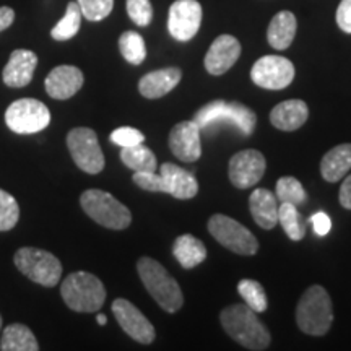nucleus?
<instances>
[{
    "label": "nucleus",
    "instance_id": "f257e3e1",
    "mask_svg": "<svg viewBox=\"0 0 351 351\" xmlns=\"http://www.w3.org/2000/svg\"><path fill=\"white\" fill-rule=\"evenodd\" d=\"M219 322L232 340L244 348L262 351L269 348L271 337L267 327L258 320L257 313L247 304H232L219 314Z\"/></svg>",
    "mask_w": 351,
    "mask_h": 351
},
{
    "label": "nucleus",
    "instance_id": "f03ea898",
    "mask_svg": "<svg viewBox=\"0 0 351 351\" xmlns=\"http://www.w3.org/2000/svg\"><path fill=\"white\" fill-rule=\"evenodd\" d=\"M137 271L143 287L161 309L169 314L181 309L184 304L182 289L160 262L150 257L138 258Z\"/></svg>",
    "mask_w": 351,
    "mask_h": 351
},
{
    "label": "nucleus",
    "instance_id": "7ed1b4c3",
    "mask_svg": "<svg viewBox=\"0 0 351 351\" xmlns=\"http://www.w3.org/2000/svg\"><path fill=\"white\" fill-rule=\"evenodd\" d=\"M132 179L143 191L163 192L178 200L194 199L199 192V182L195 181L194 174L173 163L161 165L160 174L143 171V173H134Z\"/></svg>",
    "mask_w": 351,
    "mask_h": 351
},
{
    "label": "nucleus",
    "instance_id": "20e7f679",
    "mask_svg": "<svg viewBox=\"0 0 351 351\" xmlns=\"http://www.w3.org/2000/svg\"><path fill=\"white\" fill-rule=\"evenodd\" d=\"M333 322L332 300L327 289L313 285L302 293L296 307V324L307 335L322 337L330 330Z\"/></svg>",
    "mask_w": 351,
    "mask_h": 351
},
{
    "label": "nucleus",
    "instance_id": "39448f33",
    "mask_svg": "<svg viewBox=\"0 0 351 351\" xmlns=\"http://www.w3.org/2000/svg\"><path fill=\"white\" fill-rule=\"evenodd\" d=\"M65 304L75 313H98L106 301V288L98 276L88 271H73L60 285Z\"/></svg>",
    "mask_w": 351,
    "mask_h": 351
},
{
    "label": "nucleus",
    "instance_id": "423d86ee",
    "mask_svg": "<svg viewBox=\"0 0 351 351\" xmlns=\"http://www.w3.org/2000/svg\"><path fill=\"white\" fill-rule=\"evenodd\" d=\"M194 122L200 129H210L223 124L236 127L241 134L249 137L254 134L257 124V116L251 108L241 103H228V101L217 99L205 104L195 112Z\"/></svg>",
    "mask_w": 351,
    "mask_h": 351
},
{
    "label": "nucleus",
    "instance_id": "0eeeda50",
    "mask_svg": "<svg viewBox=\"0 0 351 351\" xmlns=\"http://www.w3.org/2000/svg\"><path fill=\"white\" fill-rule=\"evenodd\" d=\"M80 205L88 217L108 230H125L132 223L130 210L116 197L99 189H88L80 197Z\"/></svg>",
    "mask_w": 351,
    "mask_h": 351
},
{
    "label": "nucleus",
    "instance_id": "6e6552de",
    "mask_svg": "<svg viewBox=\"0 0 351 351\" xmlns=\"http://www.w3.org/2000/svg\"><path fill=\"white\" fill-rule=\"evenodd\" d=\"M16 269L32 282L54 288L62 278V263L54 254L36 247H21L13 257Z\"/></svg>",
    "mask_w": 351,
    "mask_h": 351
},
{
    "label": "nucleus",
    "instance_id": "1a4fd4ad",
    "mask_svg": "<svg viewBox=\"0 0 351 351\" xmlns=\"http://www.w3.org/2000/svg\"><path fill=\"white\" fill-rule=\"evenodd\" d=\"M5 124L19 135L39 134L51 124V112L39 99H16L7 108Z\"/></svg>",
    "mask_w": 351,
    "mask_h": 351
},
{
    "label": "nucleus",
    "instance_id": "9d476101",
    "mask_svg": "<svg viewBox=\"0 0 351 351\" xmlns=\"http://www.w3.org/2000/svg\"><path fill=\"white\" fill-rule=\"evenodd\" d=\"M208 231L219 244L239 256H254L258 251V241L239 221L217 213L208 219Z\"/></svg>",
    "mask_w": 351,
    "mask_h": 351
},
{
    "label": "nucleus",
    "instance_id": "9b49d317",
    "mask_svg": "<svg viewBox=\"0 0 351 351\" xmlns=\"http://www.w3.org/2000/svg\"><path fill=\"white\" fill-rule=\"evenodd\" d=\"M67 147L73 163L86 174H99L104 169V155L101 150L98 135L88 127H75L69 132Z\"/></svg>",
    "mask_w": 351,
    "mask_h": 351
},
{
    "label": "nucleus",
    "instance_id": "f8f14e48",
    "mask_svg": "<svg viewBox=\"0 0 351 351\" xmlns=\"http://www.w3.org/2000/svg\"><path fill=\"white\" fill-rule=\"evenodd\" d=\"M251 78L265 90H283L295 80V65L287 57L263 56L254 64Z\"/></svg>",
    "mask_w": 351,
    "mask_h": 351
},
{
    "label": "nucleus",
    "instance_id": "ddd939ff",
    "mask_svg": "<svg viewBox=\"0 0 351 351\" xmlns=\"http://www.w3.org/2000/svg\"><path fill=\"white\" fill-rule=\"evenodd\" d=\"M202 5L197 0H176L169 7L168 29L176 41L187 43L199 33Z\"/></svg>",
    "mask_w": 351,
    "mask_h": 351
},
{
    "label": "nucleus",
    "instance_id": "4468645a",
    "mask_svg": "<svg viewBox=\"0 0 351 351\" xmlns=\"http://www.w3.org/2000/svg\"><path fill=\"white\" fill-rule=\"evenodd\" d=\"M112 314L116 317L117 324L122 327L130 339L142 345H150L155 340L156 332L152 322L142 314V311L137 306L132 304L127 300H116L112 302Z\"/></svg>",
    "mask_w": 351,
    "mask_h": 351
},
{
    "label": "nucleus",
    "instance_id": "2eb2a0df",
    "mask_svg": "<svg viewBox=\"0 0 351 351\" xmlns=\"http://www.w3.org/2000/svg\"><path fill=\"white\" fill-rule=\"evenodd\" d=\"M267 161L258 150L249 148L236 153L230 160V181L234 187L241 189H251L252 186L261 181L265 174Z\"/></svg>",
    "mask_w": 351,
    "mask_h": 351
},
{
    "label": "nucleus",
    "instance_id": "dca6fc26",
    "mask_svg": "<svg viewBox=\"0 0 351 351\" xmlns=\"http://www.w3.org/2000/svg\"><path fill=\"white\" fill-rule=\"evenodd\" d=\"M202 129L194 121L179 122L169 132V148L178 160L194 163L202 156Z\"/></svg>",
    "mask_w": 351,
    "mask_h": 351
},
{
    "label": "nucleus",
    "instance_id": "f3484780",
    "mask_svg": "<svg viewBox=\"0 0 351 351\" xmlns=\"http://www.w3.org/2000/svg\"><path fill=\"white\" fill-rule=\"evenodd\" d=\"M241 56V43L231 34H221L210 46L205 56V69L212 75H223L238 62Z\"/></svg>",
    "mask_w": 351,
    "mask_h": 351
},
{
    "label": "nucleus",
    "instance_id": "a211bd4d",
    "mask_svg": "<svg viewBox=\"0 0 351 351\" xmlns=\"http://www.w3.org/2000/svg\"><path fill=\"white\" fill-rule=\"evenodd\" d=\"M83 82L85 78H83L80 69L73 67V65H59L51 70L44 82V86L51 98L70 99L82 90Z\"/></svg>",
    "mask_w": 351,
    "mask_h": 351
},
{
    "label": "nucleus",
    "instance_id": "6ab92c4d",
    "mask_svg": "<svg viewBox=\"0 0 351 351\" xmlns=\"http://www.w3.org/2000/svg\"><path fill=\"white\" fill-rule=\"evenodd\" d=\"M38 65V56L33 51L16 49L10 54V59L3 67V83L10 88H23L33 80Z\"/></svg>",
    "mask_w": 351,
    "mask_h": 351
},
{
    "label": "nucleus",
    "instance_id": "aec40b11",
    "mask_svg": "<svg viewBox=\"0 0 351 351\" xmlns=\"http://www.w3.org/2000/svg\"><path fill=\"white\" fill-rule=\"evenodd\" d=\"M181 78L182 72L178 67L153 70V72L140 78L138 91L143 98L148 99L163 98L179 85Z\"/></svg>",
    "mask_w": 351,
    "mask_h": 351
},
{
    "label": "nucleus",
    "instance_id": "412c9836",
    "mask_svg": "<svg viewBox=\"0 0 351 351\" xmlns=\"http://www.w3.org/2000/svg\"><path fill=\"white\" fill-rule=\"evenodd\" d=\"M309 117V108L302 99H288L276 104L270 112L271 125L278 130L293 132L306 124Z\"/></svg>",
    "mask_w": 351,
    "mask_h": 351
},
{
    "label": "nucleus",
    "instance_id": "4be33fe9",
    "mask_svg": "<svg viewBox=\"0 0 351 351\" xmlns=\"http://www.w3.org/2000/svg\"><path fill=\"white\" fill-rule=\"evenodd\" d=\"M276 195L269 189H256L249 197L254 221L263 230H271L278 223V202Z\"/></svg>",
    "mask_w": 351,
    "mask_h": 351
},
{
    "label": "nucleus",
    "instance_id": "5701e85b",
    "mask_svg": "<svg viewBox=\"0 0 351 351\" xmlns=\"http://www.w3.org/2000/svg\"><path fill=\"white\" fill-rule=\"evenodd\" d=\"M351 169V143L333 147L320 161V174L327 182H339Z\"/></svg>",
    "mask_w": 351,
    "mask_h": 351
},
{
    "label": "nucleus",
    "instance_id": "b1692460",
    "mask_svg": "<svg viewBox=\"0 0 351 351\" xmlns=\"http://www.w3.org/2000/svg\"><path fill=\"white\" fill-rule=\"evenodd\" d=\"M298 21L291 12L283 10L271 19L269 29H267V39L269 44L276 51H285L291 46L293 39L296 36Z\"/></svg>",
    "mask_w": 351,
    "mask_h": 351
},
{
    "label": "nucleus",
    "instance_id": "393cba45",
    "mask_svg": "<svg viewBox=\"0 0 351 351\" xmlns=\"http://www.w3.org/2000/svg\"><path fill=\"white\" fill-rule=\"evenodd\" d=\"M173 256L184 269H194L207 258V247L192 234H182L174 241Z\"/></svg>",
    "mask_w": 351,
    "mask_h": 351
},
{
    "label": "nucleus",
    "instance_id": "a878e982",
    "mask_svg": "<svg viewBox=\"0 0 351 351\" xmlns=\"http://www.w3.org/2000/svg\"><path fill=\"white\" fill-rule=\"evenodd\" d=\"M2 351H38L39 343L29 327L23 324H12L5 327L0 340Z\"/></svg>",
    "mask_w": 351,
    "mask_h": 351
},
{
    "label": "nucleus",
    "instance_id": "bb28decb",
    "mask_svg": "<svg viewBox=\"0 0 351 351\" xmlns=\"http://www.w3.org/2000/svg\"><path fill=\"white\" fill-rule=\"evenodd\" d=\"M121 160L127 168H130L134 173H156L158 161L155 153L150 148L145 147L143 143L135 145V147H127L121 150Z\"/></svg>",
    "mask_w": 351,
    "mask_h": 351
},
{
    "label": "nucleus",
    "instance_id": "cd10ccee",
    "mask_svg": "<svg viewBox=\"0 0 351 351\" xmlns=\"http://www.w3.org/2000/svg\"><path fill=\"white\" fill-rule=\"evenodd\" d=\"M82 10L77 2H69L62 20L51 29V36L56 41H69L78 33L82 26Z\"/></svg>",
    "mask_w": 351,
    "mask_h": 351
},
{
    "label": "nucleus",
    "instance_id": "c85d7f7f",
    "mask_svg": "<svg viewBox=\"0 0 351 351\" xmlns=\"http://www.w3.org/2000/svg\"><path fill=\"white\" fill-rule=\"evenodd\" d=\"M278 223L282 225L283 231L287 232V236L291 241H301L304 238V223L301 221L296 205L282 202L278 205Z\"/></svg>",
    "mask_w": 351,
    "mask_h": 351
},
{
    "label": "nucleus",
    "instance_id": "c756f323",
    "mask_svg": "<svg viewBox=\"0 0 351 351\" xmlns=\"http://www.w3.org/2000/svg\"><path fill=\"white\" fill-rule=\"evenodd\" d=\"M121 54L132 65H140L147 57L145 39L135 32H125L119 38Z\"/></svg>",
    "mask_w": 351,
    "mask_h": 351
},
{
    "label": "nucleus",
    "instance_id": "7c9ffc66",
    "mask_svg": "<svg viewBox=\"0 0 351 351\" xmlns=\"http://www.w3.org/2000/svg\"><path fill=\"white\" fill-rule=\"evenodd\" d=\"M238 293L254 313H265L267 307H269L265 289L256 280H241L238 283Z\"/></svg>",
    "mask_w": 351,
    "mask_h": 351
},
{
    "label": "nucleus",
    "instance_id": "2f4dec72",
    "mask_svg": "<svg viewBox=\"0 0 351 351\" xmlns=\"http://www.w3.org/2000/svg\"><path fill=\"white\" fill-rule=\"evenodd\" d=\"M275 189V195L280 202H287V204H293L296 205V207L306 204L307 194L304 187H302V184L298 181L296 178H293V176H283V178H280L278 181H276Z\"/></svg>",
    "mask_w": 351,
    "mask_h": 351
},
{
    "label": "nucleus",
    "instance_id": "473e14b6",
    "mask_svg": "<svg viewBox=\"0 0 351 351\" xmlns=\"http://www.w3.org/2000/svg\"><path fill=\"white\" fill-rule=\"evenodd\" d=\"M20 219V207L15 197L0 189V231H10Z\"/></svg>",
    "mask_w": 351,
    "mask_h": 351
},
{
    "label": "nucleus",
    "instance_id": "72a5a7b5",
    "mask_svg": "<svg viewBox=\"0 0 351 351\" xmlns=\"http://www.w3.org/2000/svg\"><path fill=\"white\" fill-rule=\"evenodd\" d=\"M82 15L90 21H101L112 12L114 0H77Z\"/></svg>",
    "mask_w": 351,
    "mask_h": 351
},
{
    "label": "nucleus",
    "instance_id": "f704fd0d",
    "mask_svg": "<svg viewBox=\"0 0 351 351\" xmlns=\"http://www.w3.org/2000/svg\"><path fill=\"white\" fill-rule=\"evenodd\" d=\"M127 13L137 26H148L153 20L150 0H127Z\"/></svg>",
    "mask_w": 351,
    "mask_h": 351
},
{
    "label": "nucleus",
    "instance_id": "c9c22d12",
    "mask_svg": "<svg viewBox=\"0 0 351 351\" xmlns=\"http://www.w3.org/2000/svg\"><path fill=\"white\" fill-rule=\"evenodd\" d=\"M111 142L121 148L135 147V145L145 142V135L140 130L134 129V127H121V129H116L111 134Z\"/></svg>",
    "mask_w": 351,
    "mask_h": 351
},
{
    "label": "nucleus",
    "instance_id": "e433bc0d",
    "mask_svg": "<svg viewBox=\"0 0 351 351\" xmlns=\"http://www.w3.org/2000/svg\"><path fill=\"white\" fill-rule=\"evenodd\" d=\"M337 25L343 33L351 34V0H341L337 8Z\"/></svg>",
    "mask_w": 351,
    "mask_h": 351
},
{
    "label": "nucleus",
    "instance_id": "4c0bfd02",
    "mask_svg": "<svg viewBox=\"0 0 351 351\" xmlns=\"http://www.w3.org/2000/svg\"><path fill=\"white\" fill-rule=\"evenodd\" d=\"M309 221L314 225V232L317 236H327L332 230L330 218H328V215H326L324 212L314 213L313 217L309 218Z\"/></svg>",
    "mask_w": 351,
    "mask_h": 351
},
{
    "label": "nucleus",
    "instance_id": "58836bf2",
    "mask_svg": "<svg viewBox=\"0 0 351 351\" xmlns=\"http://www.w3.org/2000/svg\"><path fill=\"white\" fill-rule=\"evenodd\" d=\"M339 200H340L341 207L346 210H351V174L346 176L343 184H341Z\"/></svg>",
    "mask_w": 351,
    "mask_h": 351
},
{
    "label": "nucleus",
    "instance_id": "ea45409f",
    "mask_svg": "<svg viewBox=\"0 0 351 351\" xmlns=\"http://www.w3.org/2000/svg\"><path fill=\"white\" fill-rule=\"evenodd\" d=\"M15 20V12L10 7H0V33L7 29Z\"/></svg>",
    "mask_w": 351,
    "mask_h": 351
},
{
    "label": "nucleus",
    "instance_id": "a19ab883",
    "mask_svg": "<svg viewBox=\"0 0 351 351\" xmlns=\"http://www.w3.org/2000/svg\"><path fill=\"white\" fill-rule=\"evenodd\" d=\"M96 320H98L99 326H106V322H108L106 315H104V314H98V315H96Z\"/></svg>",
    "mask_w": 351,
    "mask_h": 351
},
{
    "label": "nucleus",
    "instance_id": "79ce46f5",
    "mask_svg": "<svg viewBox=\"0 0 351 351\" xmlns=\"http://www.w3.org/2000/svg\"><path fill=\"white\" fill-rule=\"evenodd\" d=\"M0 328H2V315H0Z\"/></svg>",
    "mask_w": 351,
    "mask_h": 351
}]
</instances>
